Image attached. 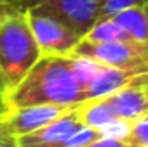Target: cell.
<instances>
[{"mask_svg": "<svg viewBox=\"0 0 148 147\" xmlns=\"http://www.w3.org/2000/svg\"><path fill=\"white\" fill-rule=\"evenodd\" d=\"M41 55H69L81 37L60 19L36 9H24Z\"/></svg>", "mask_w": 148, "mask_h": 147, "instance_id": "cell-5", "label": "cell"}, {"mask_svg": "<svg viewBox=\"0 0 148 147\" xmlns=\"http://www.w3.org/2000/svg\"><path fill=\"white\" fill-rule=\"evenodd\" d=\"M7 109H9V104H7V88H5V85H3V81L0 78V116Z\"/></svg>", "mask_w": 148, "mask_h": 147, "instance_id": "cell-16", "label": "cell"}, {"mask_svg": "<svg viewBox=\"0 0 148 147\" xmlns=\"http://www.w3.org/2000/svg\"><path fill=\"white\" fill-rule=\"evenodd\" d=\"M143 14H145V23H147V30H148V2L143 5Z\"/></svg>", "mask_w": 148, "mask_h": 147, "instance_id": "cell-19", "label": "cell"}, {"mask_svg": "<svg viewBox=\"0 0 148 147\" xmlns=\"http://www.w3.org/2000/svg\"><path fill=\"white\" fill-rule=\"evenodd\" d=\"M83 38L90 42H134L114 17L98 19Z\"/></svg>", "mask_w": 148, "mask_h": 147, "instance_id": "cell-11", "label": "cell"}, {"mask_svg": "<svg viewBox=\"0 0 148 147\" xmlns=\"http://www.w3.org/2000/svg\"><path fill=\"white\" fill-rule=\"evenodd\" d=\"M69 55L86 57L112 68L148 71V43L140 42H90L81 38Z\"/></svg>", "mask_w": 148, "mask_h": 147, "instance_id": "cell-3", "label": "cell"}, {"mask_svg": "<svg viewBox=\"0 0 148 147\" xmlns=\"http://www.w3.org/2000/svg\"><path fill=\"white\" fill-rule=\"evenodd\" d=\"M83 126L77 104L48 125L19 137V147H66L67 140Z\"/></svg>", "mask_w": 148, "mask_h": 147, "instance_id": "cell-6", "label": "cell"}, {"mask_svg": "<svg viewBox=\"0 0 148 147\" xmlns=\"http://www.w3.org/2000/svg\"><path fill=\"white\" fill-rule=\"evenodd\" d=\"M141 80H143V87H145V92H147V99H148V71H147V73H143Z\"/></svg>", "mask_w": 148, "mask_h": 147, "instance_id": "cell-18", "label": "cell"}, {"mask_svg": "<svg viewBox=\"0 0 148 147\" xmlns=\"http://www.w3.org/2000/svg\"><path fill=\"white\" fill-rule=\"evenodd\" d=\"M41 57L26 12L19 7L9 9L0 17V78L7 94L19 85Z\"/></svg>", "mask_w": 148, "mask_h": 147, "instance_id": "cell-2", "label": "cell"}, {"mask_svg": "<svg viewBox=\"0 0 148 147\" xmlns=\"http://www.w3.org/2000/svg\"><path fill=\"white\" fill-rule=\"evenodd\" d=\"M86 147H133L129 146L122 137H114V135H102L100 139L93 140Z\"/></svg>", "mask_w": 148, "mask_h": 147, "instance_id": "cell-14", "label": "cell"}, {"mask_svg": "<svg viewBox=\"0 0 148 147\" xmlns=\"http://www.w3.org/2000/svg\"><path fill=\"white\" fill-rule=\"evenodd\" d=\"M141 69H124V68H112V66H103L100 64L91 80L88 81L84 88V101L88 99H97V97H105L112 92L119 90L121 87L127 85L131 80L140 76Z\"/></svg>", "mask_w": 148, "mask_h": 147, "instance_id": "cell-9", "label": "cell"}, {"mask_svg": "<svg viewBox=\"0 0 148 147\" xmlns=\"http://www.w3.org/2000/svg\"><path fill=\"white\" fill-rule=\"evenodd\" d=\"M141 76H143V73L136 76L134 80H131L127 85L121 87L119 90L103 97L105 102L109 104V107L114 111V114L121 121L131 123L133 119L148 112V99Z\"/></svg>", "mask_w": 148, "mask_h": 147, "instance_id": "cell-8", "label": "cell"}, {"mask_svg": "<svg viewBox=\"0 0 148 147\" xmlns=\"http://www.w3.org/2000/svg\"><path fill=\"white\" fill-rule=\"evenodd\" d=\"M122 139L133 147H148V112L127 125Z\"/></svg>", "mask_w": 148, "mask_h": 147, "instance_id": "cell-12", "label": "cell"}, {"mask_svg": "<svg viewBox=\"0 0 148 147\" xmlns=\"http://www.w3.org/2000/svg\"><path fill=\"white\" fill-rule=\"evenodd\" d=\"M148 0H103L102 10H100V19L112 17L117 12L129 9V7H143Z\"/></svg>", "mask_w": 148, "mask_h": 147, "instance_id": "cell-13", "label": "cell"}, {"mask_svg": "<svg viewBox=\"0 0 148 147\" xmlns=\"http://www.w3.org/2000/svg\"><path fill=\"white\" fill-rule=\"evenodd\" d=\"M103 0H19V9H36L47 12L73 28L83 38L100 19Z\"/></svg>", "mask_w": 148, "mask_h": 147, "instance_id": "cell-4", "label": "cell"}, {"mask_svg": "<svg viewBox=\"0 0 148 147\" xmlns=\"http://www.w3.org/2000/svg\"><path fill=\"white\" fill-rule=\"evenodd\" d=\"M112 17L124 28V31L134 42L148 43V30H147V23H145L143 7H129V9H124V10L117 12Z\"/></svg>", "mask_w": 148, "mask_h": 147, "instance_id": "cell-10", "label": "cell"}, {"mask_svg": "<svg viewBox=\"0 0 148 147\" xmlns=\"http://www.w3.org/2000/svg\"><path fill=\"white\" fill-rule=\"evenodd\" d=\"M17 2H19V0H0V3H12V5H16V7H17Z\"/></svg>", "mask_w": 148, "mask_h": 147, "instance_id": "cell-20", "label": "cell"}, {"mask_svg": "<svg viewBox=\"0 0 148 147\" xmlns=\"http://www.w3.org/2000/svg\"><path fill=\"white\" fill-rule=\"evenodd\" d=\"M73 107L74 106H60V104H36V106L9 107L2 114V121L10 130V133H14L19 139L26 133H31L38 128L48 125L50 121L62 116L66 111Z\"/></svg>", "mask_w": 148, "mask_h": 147, "instance_id": "cell-7", "label": "cell"}, {"mask_svg": "<svg viewBox=\"0 0 148 147\" xmlns=\"http://www.w3.org/2000/svg\"><path fill=\"white\" fill-rule=\"evenodd\" d=\"M12 7H16V5H12V3H0V17H2L9 9H12Z\"/></svg>", "mask_w": 148, "mask_h": 147, "instance_id": "cell-17", "label": "cell"}, {"mask_svg": "<svg viewBox=\"0 0 148 147\" xmlns=\"http://www.w3.org/2000/svg\"><path fill=\"white\" fill-rule=\"evenodd\" d=\"M0 147H19L17 137L10 133V130L2 121V116H0Z\"/></svg>", "mask_w": 148, "mask_h": 147, "instance_id": "cell-15", "label": "cell"}, {"mask_svg": "<svg viewBox=\"0 0 148 147\" xmlns=\"http://www.w3.org/2000/svg\"><path fill=\"white\" fill-rule=\"evenodd\" d=\"M84 101V90L74 69L73 55H41L17 87L7 94L9 107L60 104L76 106Z\"/></svg>", "mask_w": 148, "mask_h": 147, "instance_id": "cell-1", "label": "cell"}]
</instances>
